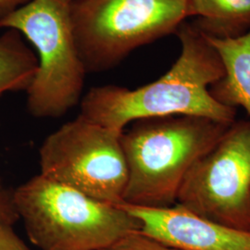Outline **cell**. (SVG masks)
Returning a JSON list of instances; mask_svg holds the SVG:
<instances>
[{"instance_id": "cell-16", "label": "cell", "mask_w": 250, "mask_h": 250, "mask_svg": "<svg viewBox=\"0 0 250 250\" xmlns=\"http://www.w3.org/2000/svg\"><path fill=\"white\" fill-rule=\"evenodd\" d=\"M66 3H68V4H71L72 2H74V1H77V0H64Z\"/></svg>"}, {"instance_id": "cell-6", "label": "cell", "mask_w": 250, "mask_h": 250, "mask_svg": "<svg viewBox=\"0 0 250 250\" xmlns=\"http://www.w3.org/2000/svg\"><path fill=\"white\" fill-rule=\"evenodd\" d=\"M123 132L79 114L45 138L39 149L40 174L100 201L121 204L128 178Z\"/></svg>"}, {"instance_id": "cell-9", "label": "cell", "mask_w": 250, "mask_h": 250, "mask_svg": "<svg viewBox=\"0 0 250 250\" xmlns=\"http://www.w3.org/2000/svg\"><path fill=\"white\" fill-rule=\"evenodd\" d=\"M204 35L224 68V77L210 87V93L225 106L243 107L250 117V30L237 36Z\"/></svg>"}, {"instance_id": "cell-8", "label": "cell", "mask_w": 250, "mask_h": 250, "mask_svg": "<svg viewBox=\"0 0 250 250\" xmlns=\"http://www.w3.org/2000/svg\"><path fill=\"white\" fill-rule=\"evenodd\" d=\"M138 220L139 232L182 250H250V231L218 224L182 206L147 208L121 203Z\"/></svg>"}, {"instance_id": "cell-12", "label": "cell", "mask_w": 250, "mask_h": 250, "mask_svg": "<svg viewBox=\"0 0 250 250\" xmlns=\"http://www.w3.org/2000/svg\"><path fill=\"white\" fill-rule=\"evenodd\" d=\"M19 220L14 189L9 188L0 178V230L5 227H13Z\"/></svg>"}, {"instance_id": "cell-11", "label": "cell", "mask_w": 250, "mask_h": 250, "mask_svg": "<svg viewBox=\"0 0 250 250\" xmlns=\"http://www.w3.org/2000/svg\"><path fill=\"white\" fill-rule=\"evenodd\" d=\"M189 13L204 21L199 29L206 35L235 36L250 24V0H189Z\"/></svg>"}, {"instance_id": "cell-4", "label": "cell", "mask_w": 250, "mask_h": 250, "mask_svg": "<svg viewBox=\"0 0 250 250\" xmlns=\"http://www.w3.org/2000/svg\"><path fill=\"white\" fill-rule=\"evenodd\" d=\"M34 46L38 68L26 90L27 108L36 118H60L82 100L87 72L81 59L64 0H31L0 21Z\"/></svg>"}, {"instance_id": "cell-10", "label": "cell", "mask_w": 250, "mask_h": 250, "mask_svg": "<svg viewBox=\"0 0 250 250\" xmlns=\"http://www.w3.org/2000/svg\"><path fill=\"white\" fill-rule=\"evenodd\" d=\"M38 68L36 54L22 36L7 29L0 36V98L10 92L26 91Z\"/></svg>"}, {"instance_id": "cell-3", "label": "cell", "mask_w": 250, "mask_h": 250, "mask_svg": "<svg viewBox=\"0 0 250 250\" xmlns=\"http://www.w3.org/2000/svg\"><path fill=\"white\" fill-rule=\"evenodd\" d=\"M30 241L41 250H106L139 232L124 207L100 201L40 173L14 189Z\"/></svg>"}, {"instance_id": "cell-7", "label": "cell", "mask_w": 250, "mask_h": 250, "mask_svg": "<svg viewBox=\"0 0 250 250\" xmlns=\"http://www.w3.org/2000/svg\"><path fill=\"white\" fill-rule=\"evenodd\" d=\"M218 224L250 231V121H235L189 170L177 203Z\"/></svg>"}, {"instance_id": "cell-2", "label": "cell", "mask_w": 250, "mask_h": 250, "mask_svg": "<svg viewBox=\"0 0 250 250\" xmlns=\"http://www.w3.org/2000/svg\"><path fill=\"white\" fill-rule=\"evenodd\" d=\"M132 124L121 137L128 171L122 203L163 208L177 203L189 170L219 143L232 123L167 116Z\"/></svg>"}, {"instance_id": "cell-15", "label": "cell", "mask_w": 250, "mask_h": 250, "mask_svg": "<svg viewBox=\"0 0 250 250\" xmlns=\"http://www.w3.org/2000/svg\"><path fill=\"white\" fill-rule=\"evenodd\" d=\"M31 0H0V21Z\"/></svg>"}, {"instance_id": "cell-1", "label": "cell", "mask_w": 250, "mask_h": 250, "mask_svg": "<svg viewBox=\"0 0 250 250\" xmlns=\"http://www.w3.org/2000/svg\"><path fill=\"white\" fill-rule=\"evenodd\" d=\"M177 31L181 52L168 72L136 89L93 87L81 100L80 115L121 132L134 121L155 117L236 121V108L222 104L210 93V87L224 76L221 58L199 28L181 24Z\"/></svg>"}, {"instance_id": "cell-14", "label": "cell", "mask_w": 250, "mask_h": 250, "mask_svg": "<svg viewBox=\"0 0 250 250\" xmlns=\"http://www.w3.org/2000/svg\"><path fill=\"white\" fill-rule=\"evenodd\" d=\"M0 250H30L15 232L13 227L0 230Z\"/></svg>"}, {"instance_id": "cell-13", "label": "cell", "mask_w": 250, "mask_h": 250, "mask_svg": "<svg viewBox=\"0 0 250 250\" xmlns=\"http://www.w3.org/2000/svg\"><path fill=\"white\" fill-rule=\"evenodd\" d=\"M106 250H182L156 241L139 232H133Z\"/></svg>"}, {"instance_id": "cell-5", "label": "cell", "mask_w": 250, "mask_h": 250, "mask_svg": "<svg viewBox=\"0 0 250 250\" xmlns=\"http://www.w3.org/2000/svg\"><path fill=\"white\" fill-rule=\"evenodd\" d=\"M70 14L87 73L115 68L139 46L177 31L190 16L189 0H77Z\"/></svg>"}]
</instances>
